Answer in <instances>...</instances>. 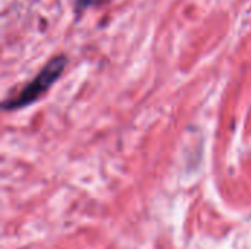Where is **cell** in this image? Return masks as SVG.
Masks as SVG:
<instances>
[{
	"instance_id": "2",
	"label": "cell",
	"mask_w": 251,
	"mask_h": 249,
	"mask_svg": "<svg viewBox=\"0 0 251 249\" xmlns=\"http://www.w3.org/2000/svg\"><path fill=\"white\" fill-rule=\"evenodd\" d=\"M106 0H76L75 3V12L79 13L82 10H85L87 7L90 6H94V4H100V3H104Z\"/></svg>"
},
{
	"instance_id": "1",
	"label": "cell",
	"mask_w": 251,
	"mask_h": 249,
	"mask_svg": "<svg viewBox=\"0 0 251 249\" xmlns=\"http://www.w3.org/2000/svg\"><path fill=\"white\" fill-rule=\"evenodd\" d=\"M66 66H68V57L65 54L53 56L15 97H10L3 101L1 104L3 110L6 112L21 110L41 100L49 92V90L54 85V82L62 76Z\"/></svg>"
}]
</instances>
